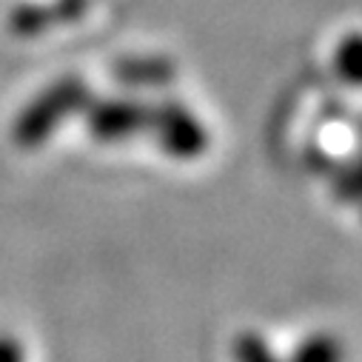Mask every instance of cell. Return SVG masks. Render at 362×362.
<instances>
[{
  "instance_id": "6da1fadb",
  "label": "cell",
  "mask_w": 362,
  "mask_h": 362,
  "mask_svg": "<svg viewBox=\"0 0 362 362\" xmlns=\"http://www.w3.org/2000/svg\"><path fill=\"white\" fill-rule=\"evenodd\" d=\"M86 100H88V92L77 77H66V80L54 83L40 98H35L15 120V129H12L15 143L21 148L43 146L52 137V132L60 126V120L69 117L71 112L83 109Z\"/></svg>"
},
{
  "instance_id": "7a4b0ae2",
  "label": "cell",
  "mask_w": 362,
  "mask_h": 362,
  "mask_svg": "<svg viewBox=\"0 0 362 362\" xmlns=\"http://www.w3.org/2000/svg\"><path fill=\"white\" fill-rule=\"evenodd\" d=\"M148 126L165 154L174 160H194L209 148V132L206 126L183 106L165 100L148 115Z\"/></svg>"
},
{
  "instance_id": "3957f363",
  "label": "cell",
  "mask_w": 362,
  "mask_h": 362,
  "mask_svg": "<svg viewBox=\"0 0 362 362\" xmlns=\"http://www.w3.org/2000/svg\"><path fill=\"white\" fill-rule=\"evenodd\" d=\"M148 115L137 100H100L86 109V126L100 143H123L148 126Z\"/></svg>"
},
{
  "instance_id": "277c9868",
  "label": "cell",
  "mask_w": 362,
  "mask_h": 362,
  "mask_svg": "<svg viewBox=\"0 0 362 362\" xmlns=\"http://www.w3.org/2000/svg\"><path fill=\"white\" fill-rule=\"evenodd\" d=\"M342 342L331 334H308L291 354L288 362H342Z\"/></svg>"
},
{
  "instance_id": "5b68a950",
  "label": "cell",
  "mask_w": 362,
  "mask_h": 362,
  "mask_svg": "<svg viewBox=\"0 0 362 362\" xmlns=\"http://www.w3.org/2000/svg\"><path fill=\"white\" fill-rule=\"evenodd\" d=\"M231 354H234V362H283L274 354V348L268 345V339L257 331H240L234 337Z\"/></svg>"
},
{
  "instance_id": "8992f818",
  "label": "cell",
  "mask_w": 362,
  "mask_h": 362,
  "mask_svg": "<svg viewBox=\"0 0 362 362\" xmlns=\"http://www.w3.org/2000/svg\"><path fill=\"white\" fill-rule=\"evenodd\" d=\"M334 194L339 197V200H345V203H356V197H359V183H356V163H345V165H339L337 171H334Z\"/></svg>"
},
{
  "instance_id": "52a82bcc",
  "label": "cell",
  "mask_w": 362,
  "mask_h": 362,
  "mask_svg": "<svg viewBox=\"0 0 362 362\" xmlns=\"http://www.w3.org/2000/svg\"><path fill=\"white\" fill-rule=\"evenodd\" d=\"M0 362H26V351L12 334H0Z\"/></svg>"
}]
</instances>
